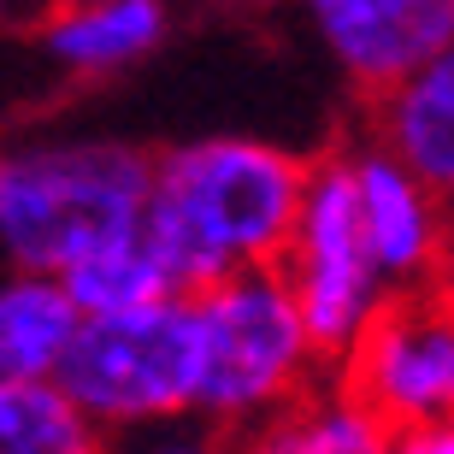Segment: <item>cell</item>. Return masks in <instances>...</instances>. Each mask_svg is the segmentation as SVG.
Instances as JSON below:
<instances>
[{"label":"cell","mask_w":454,"mask_h":454,"mask_svg":"<svg viewBox=\"0 0 454 454\" xmlns=\"http://www.w3.org/2000/svg\"><path fill=\"white\" fill-rule=\"evenodd\" d=\"M307 160L266 136H195L153 148L142 242L177 295L242 266H278L301 207Z\"/></svg>","instance_id":"6da1fadb"},{"label":"cell","mask_w":454,"mask_h":454,"mask_svg":"<svg viewBox=\"0 0 454 454\" xmlns=\"http://www.w3.org/2000/svg\"><path fill=\"white\" fill-rule=\"evenodd\" d=\"M153 148L124 136H59L0 153V266L66 278L130 236L148 201Z\"/></svg>","instance_id":"7a4b0ae2"},{"label":"cell","mask_w":454,"mask_h":454,"mask_svg":"<svg viewBox=\"0 0 454 454\" xmlns=\"http://www.w3.org/2000/svg\"><path fill=\"white\" fill-rule=\"evenodd\" d=\"M195 301V395L189 425L219 442H254L313 378L325 354L313 348L278 266H242L213 278Z\"/></svg>","instance_id":"3957f363"},{"label":"cell","mask_w":454,"mask_h":454,"mask_svg":"<svg viewBox=\"0 0 454 454\" xmlns=\"http://www.w3.org/2000/svg\"><path fill=\"white\" fill-rule=\"evenodd\" d=\"M53 384L106 442H136L189 419L195 395V301L148 295L130 307L77 313L53 360Z\"/></svg>","instance_id":"277c9868"},{"label":"cell","mask_w":454,"mask_h":454,"mask_svg":"<svg viewBox=\"0 0 454 454\" xmlns=\"http://www.w3.org/2000/svg\"><path fill=\"white\" fill-rule=\"evenodd\" d=\"M278 278H284L289 301L301 313L313 348L325 366L348 348L372 325V313L389 301L378 266L366 260L360 224H354V189H348V153H313L307 160L301 207L289 224V242L278 254Z\"/></svg>","instance_id":"5b68a950"},{"label":"cell","mask_w":454,"mask_h":454,"mask_svg":"<svg viewBox=\"0 0 454 454\" xmlns=\"http://www.w3.org/2000/svg\"><path fill=\"white\" fill-rule=\"evenodd\" d=\"M342 384L389 425V449L413 431L454 425V313L449 284L389 295L372 325L331 360Z\"/></svg>","instance_id":"8992f818"},{"label":"cell","mask_w":454,"mask_h":454,"mask_svg":"<svg viewBox=\"0 0 454 454\" xmlns=\"http://www.w3.org/2000/svg\"><path fill=\"white\" fill-rule=\"evenodd\" d=\"M342 153H348L354 224L384 289L389 295L442 289L449 284V195L419 184L402 160H389L366 136L342 142Z\"/></svg>","instance_id":"52a82bcc"},{"label":"cell","mask_w":454,"mask_h":454,"mask_svg":"<svg viewBox=\"0 0 454 454\" xmlns=\"http://www.w3.org/2000/svg\"><path fill=\"white\" fill-rule=\"evenodd\" d=\"M301 12L360 95L454 48V0H301Z\"/></svg>","instance_id":"ba28073f"},{"label":"cell","mask_w":454,"mask_h":454,"mask_svg":"<svg viewBox=\"0 0 454 454\" xmlns=\"http://www.w3.org/2000/svg\"><path fill=\"white\" fill-rule=\"evenodd\" d=\"M171 30L166 0H48L35 12V48L66 77L101 83L142 66Z\"/></svg>","instance_id":"9c48e42d"},{"label":"cell","mask_w":454,"mask_h":454,"mask_svg":"<svg viewBox=\"0 0 454 454\" xmlns=\"http://www.w3.org/2000/svg\"><path fill=\"white\" fill-rule=\"evenodd\" d=\"M366 142L402 160L419 184L454 195V53H431L366 95Z\"/></svg>","instance_id":"30bf717a"},{"label":"cell","mask_w":454,"mask_h":454,"mask_svg":"<svg viewBox=\"0 0 454 454\" xmlns=\"http://www.w3.org/2000/svg\"><path fill=\"white\" fill-rule=\"evenodd\" d=\"M254 449L278 454H389V425L378 419V407H366L325 366L313 384L289 407H278V419L254 437Z\"/></svg>","instance_id":"8fae6325"},{"label":"cell","mask_w":454,"mask_h":454,"mask_svg":"<svg viewBox=\"0 0 454 454\" xmlns=\"http://www.w3.org/2000/svg\"><path fill=\"white\" fill-rule=\"evenodd\" d=\"M77 307L59 278L0 266V378H48L71 337Z\"/></svg>","instance_id":"7c38bea8"},{"label":"cell","mask_w":454,"mask_h":454,"mask_svg":"<svg viewBox=\"0 0 454 454\" xmlns=\"http://www.w3.org/2000/svg\"><path fill=\"white\" fill-rule=\"evenodd\" d=\"M101 437L48 378H0V454H95Z\"/></svg>","instance_id":"4fadbf2b"},{"label":"cell","mask_w":454,"mask_h":454,"mask_svg":"<svg viewBox=\"0 0 454 454\" xmlns=\"http://www.w3.org/2000/svg\"><path fill=\"white\" fill-rule=\"evenodd\" d=\"M59 289L71 295V307H77V313H101V307H130V301H148V295H177V289L166 284L160 260L148 254L142 231L118 236V242L95 248L89 260H77V266H71L66 278H59Z\"/></svg>","instance_id":"5bb4252c"},{"label":"cell","mask_w":454,"mask_h":454,"mask_svg":"<svg viewBox=\"0 0 454 454\" xmlns=\"http://www.w3.org/2000/svg\"><path fill=\"white\" fill-rule=\"evenodd\" d=\"M6 18H12V0H0V24H6Z\"/></svg>","instance_id":"9a60e30c"}]
</instances>
